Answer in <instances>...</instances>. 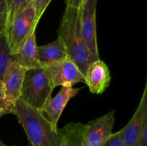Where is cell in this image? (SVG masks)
<instances>
[{"label":"cell","mask_w":147,"mask_h":146,"mask_svg":"<svg viewBox=\"0 0 147 146\" xmlns=\"http://www.w3.org/2000/svg\"><path fill=\"white\" fill-rule=\"evenodd\" d=\"M12 114L22 126L30 146H60L62 136L40 110L26 104L19 99Z\"/></svg>","instance_id":"1"},{"label":"cell","mask_w":147,"mask_h":146,"mask_svg":"<svg viewBox=\"0 0 147 146\" xmlns=\"http://www.w3.org/2000/svg\"><path fill=\"white\" fill-rule=\"evenodd\" d=\"M57 34L65 47L67 56L76 63L85 76L88 63L87 50L82 35L79 9L66 6Z\"/></svg>","instance_id":"2"},{"label":"cell","mask_w":147,"mask_h":146,"mask_svg":"<svg viewBox=\"0 0 147 146\" xmlns=\"http://www.w3.org/2000/svg\"><path fill=\"white\" fill-rule=\"evenodd\" d=\"M53 90L43 67L30 69L24 75L20 99L28 105L41 110Z\"/></svg>","instance_id":"3"},{"label":"cell","mask_w":147,"mask_h":146,"mask_svg":"<svg viewBox=\"0 0 147 146\" xmlns=\"http://www.w3.org/2000/svg\"><path fill=\"white\" fill-rule=\"evenodd\" d=\"M35 9L32 2L18 13L5 31L11 54H15L33 28L37 27Z\"/></svg>","instance_id":"4"},{"label":"cell","mask_w":147,"mask_h":146,"mask_svg":"<svg viewBox=\"0 0 147 146\" xmlns=\"http://www.w3.org/2000/svg\"><path fill=\"white\" fill-rule=\"evenodd\" d=\"M96 3L97 0H86L79 9L82 35L87 50L88 64L100 60L96 39Z\"/></svg>","instance_id":"5"},{"label":"cell","mask_w":147,"mask_h":146,"mask_svg":"<svg viewBox=\"0 0 147 146\" xmlns=\"http://www.w3.org/2000/svg\"><path fill=\"white\" fill-rule=\"evenodd\" d=\"M43 69L53 89L57 86L73 87L78 82H85V76L67 56Z\"/></svg>","instance_id":"6"},{"label":"cell","mask_w":147,"mask_h":146,"mask_svg":"<svg viewBox=\"0 0 147 146\" xmlns=\"http://www.w3.org/2000/svg\"><path fill=\"white\" fill-rule=\"evenodd\" d=\"M115 110L83 125V138L85 146H104L113 134Z\"/></svg>","instance_id":"7"},{"label":"cell","mask_w":147,"mask_h":146,"mask_svg":"<svg viewBox=\"0 0 147 146\" xmlns=\"http://www.w3.org/2000/svg\"><path fill=\"white\" fill-rule=\"evenodd\" d=\"M27 70L16 61L11 62L4 73L1 82L4 86L6 101L12 113L14 105L20 98L22 87Z\"/></svg>","instance_id":"8"},{"label":"cell","mask_w":147,"mask_h":146,"mask_svg":"<svg viewBox=\"0 0 147 146\" xmlns=\"http://www.w3.org/2000/svg\"><path fill=\"white\" fill-rule=\"evenodd\" d=\"M79 88L62 86L55 97H53L52 95H50L45 102L40 110L55 127L57 128V123L63 110L70 99L79 92Z\"/></svg>","instance_id":"9"},{"label":"cell","mask_w":147,"mask_h":146,"mask_svg":"<svg viewBox=\"0 0 147 146\" xmlns=\"http://www.w3.org/2000/svg\"><path fill=\"white\" fill-rule=\"evenodd\" d=\"M111 72L103 60H96L88 66L85 74V83L91 93L101 94L110 85Z\"/></svg>","instance_id":"10"},{"label":"cell","mask_w":147,"mask_h":146,"mask_svg":"<svg viewBox=\"0 0 147 146\" xmlns=\"http://www.w3.org/2000/svg\"><path fill=\"white\" fill-rule=\"evenodd\" d=\"M147 115V83L143 94L133 117L120 130L126 146H137L138 138L144 117Z\"/></svg>","instance_id":"11"},{"label":"cell","mask_w":147,"mask_h":146,"mask_svg":"<svg viewBox=\"0 0 147 146\" xmlns=\"http://www.w3.org/2000/svg\"><path fill=\"white\" fill-rule=\"evenodd\" d=\"M36 54L37 62L41 67H47L67 57L65 47L59 38L47 44L37 45Z\"/></svg>","instance_id":"12"},{"label":"cell","mask_w":147,"mask_h":146,"mask_svg":"<svg viewBox=\"0 0 147 146\" xmlns=\"http://www.w3.org/2000/svg\"><path fill=\"white\" fill-rule=\"evenodd\" d=\"M35 30L36 27L32 29L15 54L16 62L27 70L40 67L36 54Z\"/></svg>","instance_id":"13"},{"label":"cell","mask_w":147,"mask_h":146,"mask_svg":"<svg viewBox=\"0 0 147 146\" xmlns=\"http://www.w3.org/2000/svg\"><path fill=\"white\" fill-rule=\"evenodd\" d=\"M83 125L84 124L81 123H70L59 129L62 136L60 146H85L83 138Z\"/></svg>","instance_id":"14"},{"label":"cell","mask_w":147,"mask_h":146,"mask_svg":"<svg viewBox=\"0 0 147 146\" xmlns=\"http://www.w3.org/2000/svg\"><path fill=\"white\" fill-rule=\"evenodd\" d=\"M14 61H16V56L15 54H11L7 34L4 29H3L0 31V80L1 81L7 67L11 62Z\"/></svg>","instance_id":"15"},{"label":"cell","mask_w":147,"mask_h":146,"mask_svg":"<svg viewBox=\"0 0 147 146\" xmlns=\"http://www.w3.org/2000/svg\"><path fill=\"white\" fill-rule=\"evenodd\" d=\"M33 0H6L7 3V20L4 30L7 31L13 19L20 11L31 4Z\"/></svg>","instance_id":"16"},{"label":"cell","mask_w":147,"mask_h":146,"mask_svg":"<svg viewBox=\"0 0 147 146\" xmlns=\"http://www.w3.org/2000/svg\"><path fill=\"white\" fill-rule=\"evenodd\" d=\"M51 1L52 0H33L32 1V4L35 9L36 21L37 23Z\"/></svg>","instance_id":"17"},{"label":"cell","mask_w":147,"mask_h":146,"mask_svg":"<svg viewBox=\"0 0 147 146\" xmlns=\"http://www.w3.org/2000/svg\"><path fill=\"white\" fill-rule=\"evenodd\" d=\"M9 113H11V110L6 101L4 86L2 82L0 80V117Z\"/></svg>","instance_id":"18"},{"label":"cell","mask_w":147,"mask_h":146,"mask_svg":"<svg viewBox=\"0 0 147 146\" xmlns=\"http://www.w3.org/2000/svg\"><path fill=\"white\" fill-rule=\"evenodd\" d=\"M104 146H126L120 130L113 133Z\"/></svg>","instance_id":"19"},{"label":"cell","mask_w":147,"mask_h":146,"mask_svg":"<svg viewBox=\"0 0 147 146\" xmlns=\"http://www.w3.org/2000/svg\"><path fill=\"white\" fill-rule=\"evenodd\" d=\"M7 20V3L6 0H0V31L5 28Z\"/></svg>","instance_id":"20"},{"label":"cell","mask_w":147,"mask_h":146,"mask_svg":"<svg viewBox=\"0 0 147 146\" xmlns=\"http://www.w3.org/2000/svg\"><path fill=\"white\" fill-rule=\"evenodd\" d=\"M86 0H65L66 6L80 9Z\"/></svg>","instance_id":"21"},{"label":"cell","mask_w":147,"mask_h":146,"mask_svg":"<svg viewBox=\"0 0 147 146\" xmlns=\"http://www.w3.org/2000/svg\"><path fill=\"white\" fill-rule=\"evenodd\" d=\"M0 146H9V145H7L4 144L2 141H1V140H0Z\"/></svg>","instance_id":"22"},{"label":"cell","mask_w":147,"mask_h":146,"mask_svg":"<svg viewBox=\"0 0 147 146\" xmlns=\"http://www.w3.org/2000/svg\"><path fill=\"white\" fill-rule=\"evenodd\" d=\"M14 146H15V145H14Z\"/></svg>","instance_id":"23"}]
</instances>
